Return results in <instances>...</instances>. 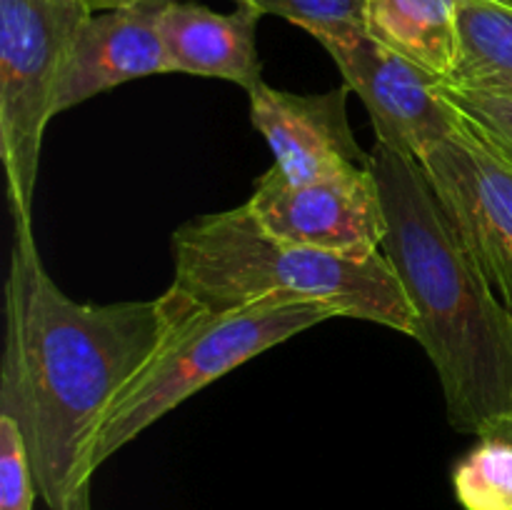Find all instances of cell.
Returning a JSON list of instances; mask_svg holds the SVG:
<instances>
[{
	"label": "cell",
	"instance_id": "6da1fadb",
	"mask_svg": "<svg viewBox=\"0 0 512 510\" xmlns=\"http://www.w3.org/2000/svg\"><path fill=\"white\" fill-rule=\"evenodd\" d=\"M185 313L168 290L78 303L45 270L33 225L13 223L0 415L18 423L50 510L88 508L90 448L103 418Z\"/></svg>",
	"mask_w": 512,
	"mask_h": 510
},
{
	"label": "cell",
	"instance_id": "7a4b0ae2",
	"mask_svg": "<svg viewBox=\"0 0 512 510\" xmlns=\"http://www.w3.org/2000/svg\"><path fill=\"white\" fill-rule=\"evenodd\" d=\"M388 235L383 253L413 305L415 335L438 373L455 430L480 435L512 413V313L450 228L418 160L375 143Z\"/></svg>",
	"mask_w": 512,
	"mask_h": 510
},
{
	"label": "cell",
	"instance_id": "3957f363",
	"mask_svg": "<svg viewBox=\"0 0 512 510\" xmlns=\"http://www.w3.org/2000/svg\"><path fill=\"white\" fill-rule=\"evenodd\" d=\"M168 293L188 313L218 315L270 298L323 300L340 318L415 335V315L385 253L345 258L270 235L248 203L198 215L173 235Z\"/></svg>",
	"mask_w": 512,
	"mask_h": 510
},
{
	"label": "cell",
	"instance_id": "277c9868",
	"mask_svg": "<svg viewBox=\"0 0 512 510\" xmlns=\"http://www.w3.org/2000/svg\"><path fill=\"white\" fill-rule=\"evenodd\" d=\"M330 318H340L335 305L288 298L258 300L218 315L185 313L103 418L90 448L93 473L205 385Z\"/></svg>",
	"mask_w": 512,
	"mask_h": 510
},
{
	"label": "cell",
	"instance_id": "5b68a950",
	"mask_svg": "<svg viewBox=\"0 0 512 510\" xmlns=\"http://www.w3.org/2000/svg\"><path fill=\"white\" fill-rule=\"evenodd\" d=\"M90 15L83 0H0V160L13 223L33 225L43 135Z\"/></svg>",
	"mask_w": 512,
	"mask_h": 510
},
{
	"label": "cell",
	"instance_id": "8992f818",
	"mask_svg": "<svg viewBox=\"0 0 512 510\" xmlns=\"http://www.w3.org/2000/svg\"><path fill=\"white\" fill-rule=\"evenodd\" d=\"M310 35L365 103L375 143L420 163L435 145L468 128L465 115L445 95L443 80L380 45L363 25L320 28Z\"/></svg>",
	"mask_w": 512,
	"mask_h": 510
},
{
	"label": "cell",
	"instance_id": "52a82bcc",
	"mask_svg": "<svg viewBox=\"0 0 512 510\" xmlns=\"http://www.w3.org/2000/svg\"><path fill=\"white\" fill-rule=\"evenodd\" d=\"M258 223L278 240L345 258L383 253L388 218L368 163H345L308 180L280 168L260 175L248 200Z\"/></svg>",
	"mask_w": 512,
	"mask_h": 510
},
{
	"label": "cell",
	"instance_id": "ba28073f",
	"mask_svg": "<svg viewBox=\"0 0 512 510\" xmlns=\"http://www.w3.org/2000/svg\"><path fill=\"white\" fill-rule=\"evenodd\" d=\"M450 228L512 313V168L473 128L420 160Z\"/></svg>",
	"mask_w": 512,
	"mask_h": 510
},
{
	"label": "cell",
	"instance_id": "9c48e42d",
	"mask_svg": "<svg viewBox=\"0 0 512 510\" xmlns=\"http://www.w3.org/2000/svg\"><path fill=\"white\" fill-rule=\"evenodd\" d=\"M168 3L173 0H138L90 15L60 78L55 115L130 80L173 73L160 35V15Z\"/></svg>",
	"mask_w": 512,
	"mask_h": 510
},
{
	"label": "cell",
	"instance_id": "30bf717a",
	"mask_svg": "<svg viewBox=\"0 0 512 510\" xmlns=\"http://www.w3.org/2000/svg\"><path fill=\"white\" fill-rule=\"evenodd\" d=\"M350 88L323 95H295L263 80L248 90L250 120L275 155V168L290 180H308L345 163H368L348 123Z\"/></svg>",
	"mask_w": 512,
	"mask_h": 510
},
{
	"label": "cell",
	"instance_id": "8fae6325",
	"mask_svg": "<svg viewBox=\"0 0 512 510\" xmlns=\"http://www.w3.org/2000/svg\"><path fill=\"white\" fill-rule=\"evenodd\" d=\"M263 13L238 5L215 13L195 0H173L160 15V35L173 73L220 78L253 90L263 83L258 25Z\"/></svg>",
	"mask_w": 512,
	"mask_h": 510
},
{
	"label": "cell",
	"instance_id": "7c38bea8",
	"mask_svg": "<svg viewBox=\"0 0 512 510\" xmlns=\"http://www.w3.org/2000/svg\"><path fill=\"white\" fill-rule=\"evenodd\" d=\"M363 28L443 83L453 78L460 50L458 0H365Z\"/></svg>",
	"mask_w": 512,
	"mask_h": 510
},
{
	"label": "cell",
	"instance_id": "4fadbf2b",
	"mask_svg": "<svg viewBox=\"0 0 512 510\" xmlns=\"http://www.w3.org/2000/svg\"><path fill=\"white\" fill-rule=\"evenodd\" d=\"M458 30V63L448 85L512 90L510 0H458Z\"/></svg>",
	"mask_w": 512,
	"mask_h": 510
},
{
	"label": "cell",
	"instance_id": "5bb4252c",
	"mask_svg": "<svg viewBox=\"0 0 512 510\" xmlns=\"http://www.w3.org/2000/svg\"><path fill=\"white\" fill-rule=\"evenodd\" d=\"M453 490L465 510H512V440L485 433L455 465Z\"/></svg>",
	"mask_w": 512,
	"mask_h": 510
},
{
	"label": "cell",
	"instance_id": "9a60e30c",
	"mask_svg": "<svg viewBox=\"0 0 512 510\" xmlns=\"http://www.w3.org/2000/svg\"><path fill=\"white\" fill-rule=\"evenodd\" d=\"M443 90L473 133L512 168V90L455 88L448 83Z\"/></svg>",
	"mask_w": 512,
	"mask_h": 510
},
{
	"label": "cell",
	"instance_id": "2e32d148",
	"mask_svg": "<svg viewBox=\"0 0 512 510\" xmlns=\"http://www.w3.org/2000/svg\"><path fill=\"white\" fill-rule=\"evenodd\" d=\"M35 473L18 423L0 415V510H33Z\"/></svg>",
	"mask_w": 512,
	"mask_h": 510
},
{
	"label": "cell",
	"instance_id": "e0dca14e",
	"mask_svg": "<svg viewBox=\"0 0 512 510\" xmlns=\"http://www.w3.org/2000/svg\"><path fill=\"white\" fill-rule=\"evenodd\" d=\"M233 3L250 5L263 15H278L303 28L305 33H313L338 25H363L365 0H233Z\"/></svg>",
	"mask_w": 512,
	"mask_h": 510
},
{
	"label": "cell",
	"instance_id": "ac0fdd59",
	"mask_svg": "<svg viewBox=\"0 0 512 510\" xmlns=\"http://www.w3.org/2000/svg\"><path fill=\"white\" fill-rule=\"evenodd\" d=\"M93 13H103V10H115V8H125V5H133L138 0H83Z\"/></svg>",
	"mask_w": 512,
	"mask_h": 510
},
{
	"label": "cell",
	"instance_id": "d6986e66",
	"mask_svg": "<svg viewBox=\"0 0 512 510\" xmlns=\"http://www.w3.org/2000/svg\"><path fill=\"white\" fill-rule=\"evenodd\" d=\"M485 433L503 435V438L512 440V413H510V415H505V418L495 420V423H493V425H488V428H485L483 433H480V435H485ZM480 435H478V438H480Z\"/></svg>",
	"mask_w": 512,
	"mask_h": 510
},
{
	"label": "cell",
	"instance_id": "ffe728a7",
	"mask_svg": "<svg viewBox=\"0 0 512 510\" xmlns=\"http://www.w3.org/2000/svg\"><path fill=\"white\" fill-rule=\"evenodd\" d=\"M75 510H88V508H75Z\"/></svg>",
	"mask_w": 512,
	"mask_h": 510
},
{
	"label": "cell",
	"instance_id": "44dd1931",
	"mask_svg": "<svg viewBox=\"0 0 512 510\" xmlns=\"http://www.w3.org/2000/svg\"><path fill=\"white\" fill-rule=\"evenodd\" d=\"M510 3H512V0H510Z\"/></svg>",
	"mask_w": 512,
	"mask_h": 510
}]
</instances>
